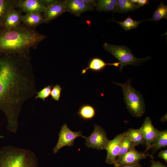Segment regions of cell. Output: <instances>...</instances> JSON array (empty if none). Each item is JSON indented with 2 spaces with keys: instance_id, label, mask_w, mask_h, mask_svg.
<instances>
[{
  "instance_id": "cell-32",
  "label": "cell",
  "mask_w": 167,
  "mask_h": 167,
  "mask_svg": "<svg viewBox=\"0 0 167 167\" xmlns=\"http://www.w3.org/2000/svg\"><path fill=\"white\" fill-rule=\"evenodd\" d=\"M137 163L130 165H126L120 167H119L117 165H114V166L115 167H136V165Z\"/></svg>"
},
{
  "instance_id": "cell-26",
  "label": "cell",
  "mask_w": 167,
  "mask_h": 167,
  "mask_svg": "<svg viewBox=\"0 0 167 167\" xmlns=\"http://www.w3.org/2000/svg\"><path fill=\"white\" fill-rule=\"evenodd\" d=\"M62 88L58 84H56L52 88L51 91V96L53 99L58 101L61 96V92Z\"/></svg>"
},
{
  "instance_id": "cell-33",
  "label": "cell",
  "mask_w": 167,
  "mask_h": 167,
  "mask_svg": "<svg viewBox=\"0 0 167 167\" xmlns=\"http://www.w3.org/2000/svg\"><path fill=\"white\" fill-rule=\"evenodd\" d=\"M130 1L133 3L136 4L137 3L138 0H130Z\"/></svg>"
},
{
  "instance_id": "cell-16",
  "label": "cell",
  "mask_w": 167,
  "mask_h": 167,
  "mask_svg": "<svg viewBox=\"0 0 167 167\" xmlns=\"http://www.w3.org/2000/svg\"><path fill=\"white\" fill-rule=\"evenodd\" d=\"M117 0H98L96 1V9L98 11L116 12Z\"/></svg>"
},
{
  "instance_id": "cell-29",
  "label": "cell",
  "mask_w": 167,
  "mask_h": 167,
  "mask_svg": "<svg viewBox=\"0 0 167 167\" xmlns=\"http://www.w3.org/2000/svg\"><path fill=\"white\" fill-rule=\"evenodd\" d=\"M89 6L94 8L96 6V1L94 0H83Z\"/></svg>"
},
{
  "instance_id": "cell-30",
  "label": "cell",
  "mask_w": 167,
  "mask_h": 167,
  "mask_svg": "<svg viewBox=\"0 0 167 167\" xmlns=\"http://www.w3.org/2000/svg\"><path fill=\"white\" fill-rule=\"evenodd\" d=\"M149 2L148 0H138L137 4L140 7L148 4Z\"/></svg>"
},
{
  "instance_id": "cell-18",
  "label": "cell",
  "mask_w": 167,
  "mask_h": 167,
  "mask_svg": "<svg viewBox=\"0 0 167 167\" xmlns=\"http://www.w3.org/2000/svg\"><path fill=\"white\" fill-rule=\"evenodd\" d=\"M96 113L95 108L89 104H84L79 109L77 114L82 119L86 120L92 119Z\"/></svg>"
},
{
  "instance_id": "cell-22",
  "label": "cell",
  "mask_w": 167,
  "mask_h": 167,
  "mask_svg": "<svg viewBox=\"0 0 167 167\" xmlns=\"http://www.w3.org/2000/svg\"><path fill=\"white\" fill-rule=\"evenodd\" d=\"M151 19L140 21H137L133 19L130 16L122 21H119L115 20L112 21H115L118 23L125 31H127L132 29L136 28L142 22L148 20H151Z\"/></svg>"
},
{
  "instance_id": "cell-2",
  "label": "cell",
  "mask_w": 167,
  "mask_h": 167,
  "mask_svg": "<svg viewBox=\"0 0 167 167\" xmlns=\"http://www.w3.org/2000/svg\"><path fill=\"white\" fill-rule=\"evenodd\" d=\"M37 158L30 150L12 146L0 148V167H38Z\"/></svg>"
},
{
  "instance_id": "cell-5",
  "label": "cell",
  "mask_w": 167,
  "mask_h": 167,
  "mask_svg": "<svg viewBox=\"0 0 167 167\" xmlns=\"http://www.w3.org/2000/svg\"><path fill=\"white\" fill-rule=\"evenodd\" d=\"M84 138L88 148L99 150L105 149L109 141L105 130L101 126L96 124L94 125V130L91 135Z\"/></svg>"
},
{
  "instance_id": "cell-11",
  "label": "cell",
  "mask_w": 167,
  "mask_h": 167,
  "mask_svg": "<svg viewBox=\"0 0 167 167\" xmlns=\"http://www.w3.org/2000/svg\"><path fill=\"white\" fill-rule=\"evenodd\" d=\"M66 11H67L77 16H79L83 13L92 11L94 8L88 6L83 0H65Z\"/></svg>"
},
{
  "instance_id": "cell-12",
  "label": "cell",
  "mask_w": 167,
  "mask_h": 167,
  "mask_svg": "<svg viewBox=\"0 0 167 167\" xmlns=\"http://www.w3.org/2000/svg\"><path fill=\"white\" fill-rule=\"evenodd\" d=\"M66 11L65 1L59 0L54 4L46 7L43 12L45 23H48Z\"/></svg>"
},
{
  "instance_id": "cell-35",
  "label": "cell",
  "mask_w": 167,
  "mask_h": 167,
  "mask_svg": "<svg viewBox=\"0 0 167 167\" xmlns=\"http://www.w3.org/2000/svg\"><path fill=\"white\" fill-rule=\"evenodd\" d=\"M4 138V136L2 135H0V139H2Z\"/></svg>"
},
{
  "instance_id": "cell-20",
  "label": "cell",
  "mask_w": 167,
  "mask_h": 167,
  "mask_svg": "<svg viewBox=\"0 0 167 167\" xmlns=\"http://www.w3.org/2000/svg\"><path fill=\"white\" fill-rule=\"evenodd\" d=\"M126 135L135 147L145 143L143 136L139 129H129L126 131Z\"/></svg>"
},
{
  "instance_id": "cell-31",
  "label": "cell",
  "mask_w": 167,
  "mask_h": 167,
  "mask_svg": "<svg viewBox=\"0 0 167 167\" xmlns=\"http://www.w3.org/2000/svg\"><path fill=\"white\" fill-rule=\"evenodd\" d=\"M151 167H166L165 166L159 162L152 161Z\"/></svg>"
},
{
  "instance_id": "cell-21",
  "label": "cell",
  "mask_w": 167,
  "mask_h": 167,
  "mask_svg": "<svg viewBox=\"0 0 167 167\" xmlns=\"http://www.w3.org/2000/svg\"><path fill=\"white\" fill-rule=\"evenodd\" d=\"M167 145V131L166 130L160 131L159 134L155 139L148 148H153L158 150Z\"/></svg>"
},
{
  "instance_id": "cell-25",
  "label": "cell",
  "mask_w": 167,
  "mask_h": 167,
  "mask_svg": "<svg viewBox=\"0 0 167 167\" xmlns=\"http://www.w3.org/2000/svg\"><path fill=\"white\" fill-rule=\"evenodd\" d=\"M52 87V85H49L45 87L40 91L37 92L35 98H40L45 101V99L50 95Z\"/></svg>"
},
{
  "instance_id": "cell-34",
  "label": "cell",
  "mask_w": 167,
  "mask_h": 167,
  "mask_svg": "<svg viewBox=\"0 0 167 167\" xmlns=\"http://www.w3.org/2000/svg\"><path fill=\"white\" fill-rule=\"evenodd\" d=\"M136 167H142L138 163L137 164Z\"/></svg>"
},
{
  "instance_id": "cell-6",
  "label": "cell",
  "mask_w": 167,
  "mask_h": 167,
  "mask_svg": "<svg viewBox=\"0 0 167 167\" xmlns=\"http://www.w3.org/2000/svg\"><path fill=\"white\" fill-rule=\"evenodd\" d=\"M59 137L57 143L53 150L54 154L56 153L62 147L65 146H73L75 139L77 137H84L81 131L74 132L71 130L66 123L62 126L58 134Z\"/></svg>"
},
{
  "instance_id": "cell-27",
  "label": "cell",
  "mask_w": 167,
  "mask_h": 167,
  "mask_svg": "<svg viewBox=\"0 0 167 167\" xmlns=\"http://www.w3.org/2000/svg\"><path fill=\"white\" fill-rule=\"evenodd\" d=\"M42 1L46 7L50 6L57 3L58 0H41Z\"/></svg>"
},
{
  "instance_id": "cell-14",
  "label": "cell",
  "mask_w": 167,
  "mask_h": 167,
  "mask_svg": "<svg viewBox=\"0 0 167 167\" xmlns=\"http://www.w3.org/2000/svg\"><path fill=\"white\" fill-rule=\"evenodd\" d=\"M107 65L118 67L119 66V62L107 63L99 58L94 57L90 60L88 66L82 70V74L85 73L89 69L95 72L101 71L104 69Z\"/></svg>"
},
{
  "instance_id": "cell-13",
  "label": "cell",
  "mask_w": 167,
  "mask_h": 167,
  "mask_svg": "<svg viewBox=\"0 0 167 167\" xmlns=\"http://www.w3.org/2000/svg\"><path fill=\"white\" fill-rule=\"evenodd\" d=\"M22 15L20 11L11 9L6 17L2 27L7 29L15 27L21 24Z\"/></svg>"
},
{
  "instance_id": "cell-7",
  "label": "cell",
  "mask_w": 167,
  "mask_h": 167,
  "mask_svg": "<svg viewBox=\"0 0 167 167\" xmlns=\"http://www.w3.org/2000/svg\"><path fill=\"white\" fill-rule=\"evenodd\" d=\"M126 134L125 131L109 141L105 149L107 152L105 160L107 163L111 165L114 164L120 153L122 140Z\"/></svg>"
},
{
  "instance_id": "cell-19",
  "label": "cell",
  "mask_w": 167,
  "mask_h": 167,
  "mask_svg": "<svg viewBox=\"0 0 167 167\" xmlns=\"http://www.w3.org/2000/svg\"><path fill=\"white\" fill-rule=\"evenodd\" d=\"M139 7L136 4L132 3L129 0H117L116 12L125 13L133 11Z\"/></svg>"
},
{
  "instance_id": "cell-3",
  "label": "cell",
  "mask_w": 167,
  "mask_h": 167,
  "mask_svg": "<svg viewBox=\"0 0 167 167\" xmlns=\"http://www.w3.org/2000/svg\"><path fill=\"white\" fill-rule=\"evenodd\" d=\"M122 88L124 102L130 112L136 117H140L145 111V103L141 94L131 84L129 79L123 84L114 82Z\"/></svg>"
},
{
  "instance_id": "cell-23",
  "label": "cell",
  "mask_w": 167,
  "mask_h": 167,
  "mask_svg": "<svg viewBox=\"0 0 167 167\" xmlns=\"http://www.w3.org/2000/svg\"><path fill=\"white\" fill-rule=\"evenodd\" d=\"M167 18V6L161 2L154 11L151 20L158 21L163 19Z\"/></svg>"
},
{
  "instance_id": "cell-4",
  "label": "cell",
  "mask_w": 167,
  "mask_h": 167,
  "mask_svg": "<svg viewBox=\"0 0 167 167\" xmlns=\"http://www.w3.org/2000/svg\"><path fill=\"white\" fill-rule=\"evenodd\" d=\"M103 46L105 49L118 60L120 71H121L123 68L127 65L136 66L151 58L150 56L143 58H137L130 49L123 45H115L105 42Z\"/></svg>"
},
{
  "instance_id": "cell-24",
  "label": "cell",
  "mask_w": 167,
  "mask_h": 167,
  "mask_svg": "<svg viewBox=\"0 0 167 167\" xmlns=\"http://www.w3.org/2000/svg\"><path fill=\"white\" fill-rule=\"evenodd\" d=\"M134 147L135 146L132 143L127 136L126 134L122 140L120 153L117 158L124 154Z\"/></svg>"
},
{
  "instance_id": "cell-1",
  "label": "cell",
  "mask_w": 167,
  "mask_h": 167,
  "mask_svg": "<svg viewBox=\"0 0 167 167\" xmlns=\"http://www.w3.org/2000/svg\"><path fill=\"white\" fill-rule=\"evenodd\" d=\"M46 38L23 24L10 29L0 26V54L27 55L30 49L36 48Z\"/></svg>"
},
{
  "instance_id": "cell-15",
  "label": "cell",
  "mask_w": 167,
  "mask_h": 167,
  "mask_svg": "<svg viewBox=\"0 0 167 167\" xmlns=\"http://www.w3.org/2000/svg\"><path fill=\"white\" fill-rule=\"evenodd\" d=\"M22 22L26 26L33 28L45 23L43 15L36 13H27L23 15Z\"/></svg>"
},
{
  "instance_id": "cell-17",
  "label": "cell",
  "mask_w": 167,
  "mask_h": 167,
  "mask_svg": "<svg viewBox=\"0 0 167 167\" xmlns=\"http://www.w3.org/2000/svg\"><path fill=\"white\" fill-rule=\"evenodd\" d=\"M15 7L14 0H0V27L10 11Z\"/></svg>"
},
{
  "instance_id": "cell-28",
  "label": "cell",
  "mask_w": 167,
  "mask_h": 167,
  "mask_svg": "<svg viewBox=\"0 0 167 167\" xmlns=\"http://www.w3.org/2000/svg\"><path fill=\"white\" fill-rule=\"evenodd\" d=\"M158 157L164 160L167 162V150H162L159 153Z\"/></svg>"
},
{
  "instance_id": "cell-9",
  "label": "cell",
  "mask_w": 167,
  "mask_h": 167,
  "mask_svg": "<svg viewBox=\"0 0 167 167\" xmlns=\"http://www.w3.org/2000/svg\"><path fill=\"white\" fill-rule=\"evenodd\" d=\"M149 155L136 150L134 148L126 153L117 158L114 164L119 167L135 164L140 160L145 159Z\"/></svg>"
},
{
  "instance_id": "cell-10",
  "label": "cell",
  "mask_w": 167,
  "mask_h": 167,
  "mask_svg": "<svg viewBox=\"0 0 167 167\" xmlns=\"http://www.w3.org/2000/svg\"><path fill=\"white\" fill-rule=\"evenodd\" d=\"M139 129L143 134L145 143L147 146V150L160 131L154 126L151 119L148 117L145 118Z\"/></svg>"
},
{
  "instance_id": "cell-8",
  "label": "cell",
  "mask_w": 167,
  "mask_h": 167,
  "mask_svg": "<svg viewBox=\"0 0 167 167\" xmlns=\"http://www.w3.org/2000/svg\"><path fill=\"white\" fill-rule=\"evenodd\" d=\"M15 7H17L26 14L36 13L41 14L46 7L41 0H15Z\"/></svg>"
}]
</instances>
